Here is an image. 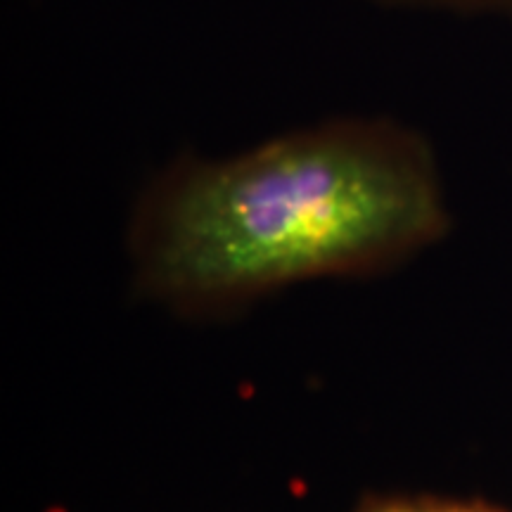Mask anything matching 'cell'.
<instances>
[{
	"label": "cell",
	"mask_w": 512,
	"mask_h": 512,
	"mask_svg": "<svg viewBox=\"0 0 512 512\" xmlns=\"http://www.w3.org/2000/svg\"><path fill=\"white\" fill-rule=\"evenodd\" d=\"M446 230L425 136L384 117L330 119L166 171L140 207V271L166 299L214 304L387 266Z\"/></svg>",
	"instance_id": "cell-1"
},
{
	"label": "cell",
	"mask_w": 512,
	"mask_h": 512,
	"mask_svg": "<svg viewBox=\"0 0 512 512\" xmlns=\"http://www.w3.org/2000/svg\"><path fill=\"white\" fill-rule=\"evenodd\" d=\"M384 12L444 15L460 19H496L512 24V0H354Z\"/></svg>",
	"instance_id": "cell-2"
},
{
	"label": "cell",
	"mask_w": 512,
	"mask_h": 512,
	"mask_svg": "<svg viewBox=\"0 0 512 512\" xmlns=\"http://www.w3.org/2000/svg\"><path fill=\"white\" fill-rule=\"evenodd\" d=\"M432 512H505L479 501H430Z\"/></svg>",
	"instance_id": "cell-3"
},
{
	"label": "cell",
	"mask_w": 512,
	"mask_h": 512,
	"mask_svg": "<svg viewBox=\"0 0 512 512\" xmlns=\"http://www.w3.org/2000/svg\"><path fill=\"white\" fill-rule=\"evenodd\" d=\"M366 512H432L430 501H382Z\"/></svg>",
	"instance_id": "cell-4"
}]
</instances>
